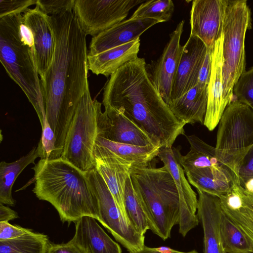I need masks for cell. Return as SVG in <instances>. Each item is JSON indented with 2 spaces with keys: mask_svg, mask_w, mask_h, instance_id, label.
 I'll list each match as a JSON object with an SVG mask.
<instances>
[{
  "mask_svg": "<svg viewBox=\"0 0 253 253\" xmlns=\"http://www.w3.org/2000/svg\"><path fill=\"white\" fill-rule=\"evenodd\" d=\"M40 157L38 146H34L26 155L11 163L1 161L0 163V203L14 206L16 201L13 198L12 189L19 175L31 164Z\"/></svg>",
  "mask_w": 253,
  "mask_h": 253,
  "instance_id": "26",
  "label": "cell"
},
{
  "mask_svg": "<svg viewBox=\"0 0 253 253\" xmlns=\"http://www.w3.org/2000/svg\"><path fill=\"white\" fill-rule=\"evenodd\" d=\"M178 150L172 147H161L158 157L171 174L178 192L180 204L179 232L184 237L200 221L197 214L198 199L185 177L178 158Z\"/></svg>",
  "mask_w": 253,
  "mask_h": 253,
  "instance_id": "11",
  "label": "cell"
},
{
  "mask_svg": "<svg viewBox=\"0 0 253 253\" xmlns=\"http://www.w3.org/2000/svg\"><path fill=\"white\" fill-rule=\"evenodd\" d=\"M0 60L34 108L42 128L48 122L39 77L33 34L22 14L0 18Z\"/></svg>",
  "mask_w": 253,
  "mask_h": 253,
  "instance_id": "4",
  "label": "cell"
},
{
  "mask_svg": "<svg viewBox=\"0 0 253 253\" xmlns=\"http://www.w3.org/2000/svg\"><path fill=\"white\" fill-rule=\"evenodd\" d=\"M160 146H138L109 140L97 136L94 153L115 158L132 167H143L158 157Z\"/></svg>",
  "mask_w": 253,
  "mask_h": 253,
  "instance_id": "21",
  "label": "cell"
},
{
  "mask_svg": "<svg viewBox=\"0 0 253 253\" xmlns=\"http://www.w3.org/2000/svg\"><path fill=\"white\" fill-rule=\"evenodd\" d=\"M189 183L199 192L220 197L239 184L236 176L229 171L213 168L196 169L185 173Z\"/></svg>",
  "mask_w": 253,
  "mask_h": 253,
  "instance_id": "24",
  "label": "cell"
},
{
  "mask_svg": "<svg viewBox=\"0 0 253 253\" xmlns=\"http://www.w3.org/2000/svg\"><path fill=\"white\" fill-rule=\"evenodd\" d=\"M83 253H122L93 217L83 216L76 222L75 235L70 240Z\"/></svg>",
  "mask_w": 253,
  "mask_h": 253,
  "instance_id": "20",
  "label": "cell"
},
{
  "mask_svg": "<svg viewBox=\"0 0 253 253\" xmlns=\"http://www.w3.org/2000/svg\"><path fill=\"white\" fill-rule=\"evenodd\" d=\"M212 54V48H208L198 77L197 84L201 86L209 85L211 70Z\"/></svg>",
  "mask_w": 253,
  "mask_h": 253,
  "instance_id": "37",
  "label": "cell"
},
{
  "mask_svg": "<svg viewBox=\"0 0 253 253\" xmlns=\"http://www.w3.org/2000/svg\"><path fill=\"white\" fill-rule=\"evenodd\" d=\"M158 23L159 22L151 19L129 18L124 20L93 37L88 55H96L136 40L147 30Z\"/></svg>",
  "mask_w": 253,
  "mask_h": 253,
  "instance_id": "17",
  "label": "cell"
},
{
  "mask_svg": "<svg viewBox=\"0 0 253 253\" xmlns=\"http://www.w3.org/2000/svg\"><path fill=\"white\" fill-rule=\"evenodd\" d=\"M86 175L97 199L98 221L129 253L144 247L145 235L123 215L101 175L95 169Z\"/></svg>",
  "mask_w": 253,
  "mask_h": 253,
  "instance_id": "9",
  "label": "cell"
},
{
  "mask_svg": "<svg viewBox=\"0 0 253 253\" xmlns=\"http://www.w3.org/2000/svg\"><path fill=\"white\" fill-rule=\"evenodd\" d=\"M140 38L96 55H88V69L97 75L110 76L127 62L136 58Z\"/></svg>",
  "mask_w": 253,
  "mask_h": 253,
  "instance_id": "23",
  "label": "cell"
},
{
  "mask_svg": "<svg viewBox=\"0 0 253 253\" xmlns=\"http://www.w3.org/2000/svg\"><path fill=\"white\" fill-rule=\"evenodd\" d=\"M233 100L249 106L253 110V66L244 72L235 84Z\"/></svg>",
  "mask_w": 253,
  "mask_h": 253,
  "instance_id": "32",
  "label": "cell"
},
{
  "mask_svg": "<svg viewBox=\"0 0 253 253\" xmlns=\"http://www.w3.org/2000/svg\"><path fill=\"white\" fill-rule=\"evenodd\" d=\"M144 58L137 57L110 76L102 104L124 114L161 147L171 148L184 135L185 124L179 121L153 84Z\"/></svg>",
  "mask_w": 253,
  "mask_h": 253,
  "instance_id": "2",
  "label": "cell"
},
{
  "mask_svg": "<svg viewBox=\"0 0 253 253\" xmlns=\"http://www.w3.org/2000/svg\"><path fill=\"white\" fill-rule=\"evenodd\" d=\"M37 2V0H0V18L24 13Z\"/></svg>",
  "mask_w": 253,
  "mask_h": 253,
  "instance_id": "34",
  "label": "cell"
},
{
  "mask_svg": "<svg viewBox=\"0 0 253 253\" xmlns=\"http://www.w3.org/2000/svg\"><path fill=\"white\" fill-rule=\"evenodd\" d=\"M220 232L225 253H253V243L223 211Z\"/></svg>",
  "mask_w": 253,
  "mask_h": 253,
  "instance_id": "29",
  "label": "cell"
},
{
  "mask_svg": "<svg viewBox=\"0 0 253 253\" xmlns=\"http://www.w3.org/2000/svg\"><path fill=\"white\" fill-rule=\"evenodd\" d=\"M130 175L144 204L150 230L163 240L170 238L180 216L179 194L171 174L164 166L156 168L152 162L132 167Z\"/></svg>",
  "mask_w": 253,
  "mask_h": 253,
  "instance_id": "5",
  "label": "cell"
},
{
  "mask_svg": "<svg viewBox=\"0 0 253 253\" xmlns=\"http://www.w3.org/2000/svg\"><path fill=\"white\" fill-rule=\"evenodd\" d=\"M208 100V86L197 84L168 105L180 122L185 124L199 123L204 124Z\"/></svg>",
  "mask_w": 253,
  "mask_h": 253,
  "instance_id": "22",
  "label": "cell"
},
{
  "mask_svg": "<svg viewBox=\"0 0 253 253\" xmlns=\"http://www.w3.org/2000/svg\"><path fill=\"white\" fill-rule=\"evenodd\" d=\"M174 9L171 0H146L130 17L132 19H151L159 23L169 21L172 17Z\"/></svg>",
  "mask_w": 253,
  "mask_h": 253,
  "instance_id": "30",
  "label": "cell"
},
{
  "mask_svg": "<svg viewBox=\"0 0 253 253\" xmlns=\"http://www.w3.org/2000/svg\"><path fill=\"white\" fill-rule=\"evenodd\" d=\"M145 0H75L73 12L87 36L93 37L123 21Z\"/></svg>",
  "mask_w": 253,
  "mask_h": 253,
  "instance_id": "10",
  "label": "cell"
},
{
  "mask_svg": "<svg viewBox=\"0 0 253 253\" xmlns=\"http://www.w3.org/2000/svg\"><path fill=\"white\" fill-rule=\"evenodd\" d=\"M25 24L33 34L36 64L42 78L52 61L56 40L51 16L39 7L28 8L23 14Z\"/></svg>",
  "mask_w": 253,
  "mask_h": 253,
  "instance_id": "15",
  "label": "cell"
},
{
  "mask_svg": "<svg viewBox=\"0 0 253 253\" xmlns=\"http://www.w3.org/2000/svg\"><path fill=\"white\" fill-rule=\"evenodd\" d=\"M129 253H198L196 250L184 252L177 251L167 247L150 248L144 246L142 249Z\"/></svg>",
  "mask_w": 253,
  "mask_h": 253,
  "instance_id": "39",
  "label": "cell"
},
{
  "mask_svg": "<svg viewBox=\"0 0 253 253\" xmlns=\"http://www.w3.org/2000/svg\"></svg>",
  "mask_w": 253,
  "mask_h": 253,
  "instance_id": "41",
  "label": "cell"
},
{
  "mask_svg": "<svg viewBox=\"0 0 253 253\" xmlns=\"http://www.w3.org/2000/svg\"><path fill=\"white\" fill-rule=\"evenodd\" d=\"M18 225H13L8 222H0V240L12 239L32 231Z\"/></svg>",
  "mask_w": 253,
  "mask_h": 253,
  "instance_id": "35",
  "label": "cell"
},
{
  "mask_svg": "<svg viewBox=\"0 0 253 253\" xmlns=\"http://www.w3.org/2000/svg\"><path fill=\"white\" fill-rule=\"evenodd\" d=\"M32 169L33 192L55 208L63 222L76 223L85 216L99 221L97 199L86 173L61 157L40 159Z\"/></svg>",
  "mask_w": 253,
  "mask_h": 253,
  "instance_id": "3",
  "label": "cell"
},
{
  "mask_svg": "<svg viewBox=\"0 0 253 253\" xmlns=\"http://www.w3.org/2000/svg\"><path fill=\"white\" fill-rule=\"evenodd\" d=\"M253 146V110L233 100L218 123L215 147L216 156L238 178L241 163Z\"/></svg>",
  "mask_w": 253,
  "mask_h": 253,
  "instance_id": "7",
  "label": "cell"
},
{
  "mask_svg": "<svg viewBox=\"0 0 253 253\" xmlns=\"http://www.w3.org/2000/svg\"><path fill=\"white\" fill-rule=\"evenodd\" d=\"M207 49L200 38L190 35L183 45L172 84L170 101L178 98L197 84L199 72Z\"/></svg>",
  "mask_w": 253,
  "mask_h": 253,
  "instance_id": "16",
  "label": "cell"
},
{
  "mask_svg": "<svg viewBox=\"0 0 253 253\" xmlns=\"http://www.w3.org/2000/svg\"><path fill=\"white\" fill-rule=\"evenodd\" d=\"M222 210L253 244V194L245 191L243 203L239 209Z\"/></svg>",
  "mask_w": 253,
  "mask_h": 253,
  "instance_id": "31",
  "label": "cell"
},
{
  "mask_svg": "<svg viewBox=\"0 0 253 253\" xmlns=\"http://www.w3.org/2000/svg\"><path fill=\"white\" fill-rule=\"evenodd\" d=\"M75 0H37L36 6L47 15L52 16L73 10Z\"/></svg>",
  "mask_w": 253,
  "mask_h": 253,
  "instance_id": "33",
  "label": "cell"
},
{
  "mask_svg": "<svg viewBox=\"0 0 253 253\" xmlns=\"http://www.w3.org/2000/svg\"><path fill=\"white\" fill-rule=\"evenodd\" d=\"M197 214L204 232V253H225L220 232L222 210L219 197L199 192Z\"/></svg>",
  "mask_w": 253,
  "mask_h": 253,
  "instance_id": "18",
  "label": "cell"
},
{
  "mask_svg": "<svg viewBox=\"0 0 253 253\" xmlns=\"http://www.w3.org/2000/svg\"><path fill=\"white\" fill-rule=\"evenodd\" d=\"M56 45L51 64L40 79L46 120L61 154L79 102L88 86L86 36L73 10L50 16Z\"/></svg>",
  "mask_w": 253,
  "mask_h": 253,
  "instance_id": "1",
  "label": "cell"
},
{
  "mask_svg": "<svg viewBox=\"0 0 253 253\" xmlns=\"http://www.w3.org/2000/svg\"><path fill=\"white\" fill-rule=\"evenodd\" d=\"M252 28L251 11L245 0H226L223 19L222 97L226 107L233 100V89L246 72L245 40Z\"/></svg>",
  "mask_w": 253,
  "mask_h": 253,
  "instance_id": "6",
  "label": "cell"
},
{
  "mask_svg": "<svg viewBox=\"0 0 253 253\" xmlns=\"http://www.w3.org/2000/svg\"><path fill=\"white\" fill-rule=\"evenodd\" d=\"M48 238L33 231L19 237L0 240V253H46Z\"/></svg>",
  "mask_w": 253,
  "mask_h": 253,
  "instance_id": "28",
  "label": "cell"
},
{
  "mask_svg": "<svg viewBox=\"0 0 253 253\" xmlns=\"http://www.w3.org/2000/svg\"><path fill=\"white\" fill-rule=\"evenodd\" d=\"M184 22L181 21L169 35V40L160 58L146 65L150 80L167 104L170 100L172 84L183 48L180 38Z\"/></svg>",
  "mask_w": 253,
  "mask_h": 253,
  "instance_id": "13",
  "label": "cell"
},
{
  "mask_svg": "<svg viewBox=\"0 0 253 253\" xmlns=\"http://www.w3.org/2000/svg\"><path fill=\"white\" fill-rule=\"evenodd\" d=\"M95 101L97 136L110 141L135 146H160L124 114L110 107H105V111L102 112L101 103L96 99Z\"/></svg>",
  "mask_w": 253,
  "mask_h": 253,
  "instance_id": "12",
  "label": "cell"
},
{
  "mask_svg": "<svg viewBox=\"0 0 253 253\" xmlns=\"http://www.w3.org/2000/svg\"><path fill=\"white\" fill-rule=\"evenodd\" d=\"M226 0H194L190 10L191 35L212 48L222 34Z\"/></svg>",
  "mask_w": 253,
  "mask_h": 253,
  "instance_id": "14",
  "label": "cell"
},
{
  "mask_svg": "<svg viewBox=\"0 0 253 253\" xmlns=\"http://www.w3.org/2000/svg\"><path fill=\"white\" fill-rule=\"evenodd\" d=\"M97 133L96 101L88 87L67 132L61 157L84 172L95 169L94 149Z\"/></svg>",
  "mask_w": 253,
  "mask_h": 253,
  "instance_id": "8",
  "label": "cell"
},
{
  "mask_svg": "<svg viewBox=\"0 0 253 253\" xmlns=\"http://www.w3.org/2000/svg\"><path fill=\"white\" fill-rule=\"evenodd\" d=\"M238 177L239 184L253 178V146L247 152L241 163Z\"/></svg>",
  "mask_w": 253,
  "mask_h": 253,
  "instance_id": "36",
  "label": "cell"
},
{
  "mask_svg": "<svg viewBox=\"0 0 253 253\" xmlns=\"http://www.w3.org/2000/svg\"><path fill=\"white\" fill-rule=\"evenodd\" d=\"M184 135L190 144V150L184 156L178 150L177 155L185 173L207 168L230 170L218 159L215 147L208 144L195 134Z\"/></svg>",
  "mask_w": 253,
  "mask_h": 253,
  "instance_id": "25",
  "label": "cell"
},
{
  "mask_svg": "<svg viewBox=\"0 0 253 253\" xmlns=\"http://www.w3.org/2000/svg\"><path fill=\"white\" fill-rule=\"evenodd\" d=\"M18 217V214L15 211L0 203V222H8Z\"/></svg>",
  "mask_w": 253,
  "mask_h": 253,
  "instance_id": "40",
  "label": "cell"
},
{
  "mask_svg": "<svg viewBox=\"0 0 253 253\" xmlns=\"http://www.w3.org/2000/svg\"><path fill=\"white\" fill-rule=\"evenodd\" d=\"M46 253H83L71 241L65 244H50Z\"/></svg>",
  "mask_w": 253,
  "mask_h": 253,
  "instance_id": "38",
  "label": "cell"
},
{
  "mask_svg": "<svg viewBox=\"0 0 253 253\" xmlns=\"http://www.w3.org/2000/svg\"><path fill=\"white\" fill-rule=\"evenodd\" d=\"M223 41L222 33L212 48L211 70L208 85V105L203 124L210 131L213 130L218 125L226 108L222 97Z\"/></svg>",
  "mask_w": 253,
  "mask_h": 253,
  "instance_id": "19",
  "label": "cell"
},
{
  "mask_svg": "<svg viewBox=\"0 0 253 253\" xmlns=\"http://www.w3.org/2000/svg\"><path fill=\"white\" fill-rule=\"evenodd\" d=\"M124 203L128 220L139 232L145 235L150 230L149 223L142 199L134 187L130 175L126 180Z\"/></svg>",
  "mask_w": 253,
  "mask_h": 253,
  "instance_id": "27",
  "label": "cell"
}]
</instances>
